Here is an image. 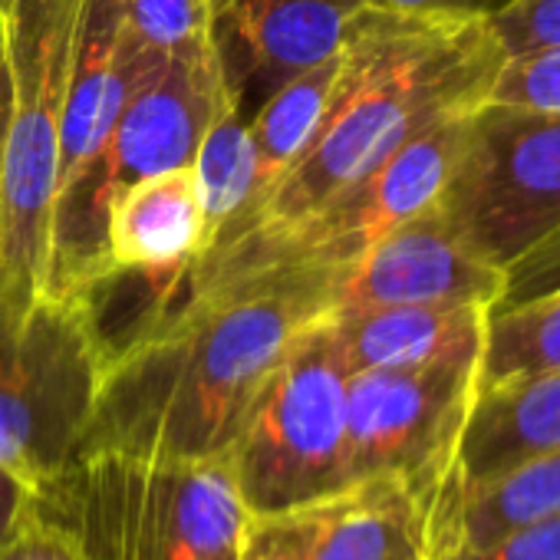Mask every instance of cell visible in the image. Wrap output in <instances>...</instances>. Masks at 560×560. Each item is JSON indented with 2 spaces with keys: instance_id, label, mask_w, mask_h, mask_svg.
Returning <instances> with one entry per match:
<instances>
[{
  "instance_id": "cell-1",
  "label": "cell",
  "mask_w": 560,
  "mask_h": 560,
  "mask_svg": "<svg viewBox=\"0 0 560 560\" xmlns=\"http://www.w3.org/2000/svg\"><path fill=\"white\" fill-rule=\"evenodd\" d=\"M334 277L317 264H264L188 280L178 307L106 360L80 455L224 458L294 337L330 317Z\"/></svg>"
},
{
  "instance_id": "cell-2",
  "label": "cell",
  "mask_w": 560,
  "mask_h": 560,
  "mask_svg": "<svg viewBox=\"0 0 560 560\" xmlns=\"http://www.w3.org/2000/svg\"><path fill=\"white\" fill-rule=\"evenodd\" d=\"M340 60V83L314 142L221 244L304 224L425 126L488 103L508 57L488 24L366 8Z\"/></svg>"
},
{
  "instance_id": "cell-3",
  "label": "cell",
  "mask_w": 560,
  "mask_h": 560,
  "mask_svg": "<svg viewBox=\"0 0 560 560\" xmlns=\"http://www.w3.org/2000/svg\"><path fill=\"white\" fill-rule=\"evenodd\" d=\"M37 508L86 560H237L247 524L228 455L208 462L77 455L37 491Z\"/></svg>"
},
{
  "instance_id": "cell-4",
  "label": "cell",
  "mask_w": 560,
  "mask_h": 560,
  "mask_svg": "<svg viewBox=\"0 0 560 560\" xmlns=\"http://www.w3.org/2000/svg\"><path fill=\"white\" fill-rule=\"evenodd\" d=\"M106 366L80 291L0 284V465L47 488L77 455Z\"/></svg>"
},
{
  "instance_id": "cell-5",
  "label": "cell",
  "mask_w": 560,
  "mask_h": 560,
  "mask_svg": "<svg viewBox=\"0 0 560 560\" xmlns=\"http://www.w3.org/2000/svg\"><path fill=\"white\" fill-rule=\"evenodd\" d=\"M86 0H0L11 116L0 185V284L47 291L60 129Z\"/></svg>"
},
{
  "instance_id": "cell-6",
  "label": "cell",
  "mask_w": 560,
  "mask_h": 560,
  "mask_svg": "<svg viewBox=\"0 0 560 560\" xmlns=\"http://www.w3.org/2000/svg\"><path fill=\"white\" fill-rule=\"evenodd\" d=\"M231 96L214 44L168 57L129 96L100 155L54 201L47 291H83L93 284L113 201L149 175L191 165L208 122Z\"/></svg>"
},
{
  "instance_id": "cell-7",
  "label": "cell",
  "mask_w": 560,
  "mask_h": 560,
  "mask_svg": "<svg viewBox=\"0 0 560 560\" xmlns=\"http://www.w3.org/2000/svg\"><path fill=\"white\" fill-rule=\"evenodd\" d=\"M347 389L330 317L304 327L254 396L228 465L247 514H267L320 494L347 478Z\"/></svg>"
},
{
  "instance_id": "cell-8",
  "label": "cell",
  "mask_w": 560,
  "mask_h": 560,
  "mask_svg": "<svg viewBox=\"0 0 560 560\" xmlns=\"http://www.w3.org/2000/svg\"><path fill=\"white\" fill-rule=\"evenodd\" d=\"M442 208L485 260L508 267L560 228V109L481 103Z\"/></svg>"
},
{
  "instance_id": "cell-9",
  "label": "cell",
  "mask_w": 560,
  "mask_h": 560,
  "mask_svg": "<svg viewBox=\"0 0 560 560\" xmlns=\"http://www.w3.org/2000/svg\"><path fill=\"white\" fill-rule=\"evenodd\" d=\"M481 357L350 373L347 478L396 475L425 494L448 468L478 389Z\"/></svg>"
},
{
  "instance_id": "cell-10",
  "label": "cell",
  "mask_w": 560,
  "mask_h": 560,
  "mask_svg": "<svg viewBox=\"0 0 560 560\" xmlns=\"http://www.w3.org/2000/svg\"><path fill=\"white\" fill-rule=\"evenodd\" d=\"M237 560H432L425 494L406 478L376 475L247 514Z\"/></svg>"
},
{
  "instance_id": "cell-11",
  "label": "cell",
  "mask_w": 560,
  "mask_h": 560,
  "mask_svg": "<svg viewBox=\"0 0 560 560\" xmlns=\"http://www.w3.org/2000/svg\"><path fill=\"white\" fill-rule=\"evenodd\" d=\"M504 294V267L475 254L442 201L373 241L334 277V311L389 304H485Z\"/></svg>"
},
{
  "instance_id": "cell-12",
  "label": "cell",
  "mask_w": 560,
  "mask_h": 560,
  "mask_svg": "<svg viewBox=\"0 0 560 560\" xmlns=\"http://www.w3.org/2000/svg\"><path fill=\"white\" fill-rule=\"evenodd\" d=\"M363 11L366 0H214L211 44L241 113L337 57Z\"/></svg>"
},
{
  "instance_id": "cell-13",
  "label": "cell",
  "mask_w": 560,
  "mask_h": 560,
  "mask_svg": "<svg viewBox=\"0 0 560 560\" xmlns=\"http://www.w3.org/2000/svg\"><path fill=\"white\" fill-rule=\"evenodd\" d=\"M553 445H560V366L481 389L429 501L475 488Z\"/></svg>"
},
{
  "instance_id": "cell-14",
  "label": "cell",
  "mask_w": 560,
  "mask_h": 560,
  "mask_svg": "<svg viewBox=\"0 0 560 560\" xmlns=\"http://www.w3.org/2000/svg\"><path fill=\"white\" fill-rule=\"evenodd\" d=\"M205 254V214L195 168H168L129 185L109 208L100 277L162 273ZM96 277V280H100Z\"/></svg>"
},
{
  "instance_id": "cell-15",
  "label": "cell",
  "mask_w": 560,
  "mask_h": 560,
  "mask_svg": "<svg viewBox=\"0 0 560 560\" xmlns=\"http://www.w3.org/2000/svg\"><path fill=\"white\" fill-rule=\"evenodd\" d=\"M485 304H389L330 314L350 373L419 366L448 357H481Z\"/></svg>"
},
{
  "instance_id": "cell-16",
  "label": "cell",
  "mask_w": 560,
  "mask_h": 560,
  "mask_svg": "<svg viewBox=\"0 0 560 560\" xmlns=\"http://www.w3.org/2000/svg\"><path fill=\"white\" fill-rule=\"evenodd\" d=\"M429 553L481 544L517 524L560 511V445L524 458L521 465L445 498H432Z\"/></svg>"
},
{
  "instance_id": "cell-17",
  "label": "cell",
  "mask_w": 560,
  "mask_h": 560,
  "mask_svg": "<svg viewBox=\"0 0 560 560\" xmlns=\"http://www.w3.org/2000/svg\"><path fill=\"white\" fill-rule=\"evenodd\" d=\"M340 63L343 60L337 54V57L304 70V73L291 77L247 116L250 136H254V152H257V185H254L250 205L244 208V214L234 221V228L224 237H231L241 228V221L260 205V198L280 182V175H284L307 152V145L314 142V136H317L327 109H330L334 93H337Z\"/></svg>"
},
{
  "instance_id": "cell-18",
  "label": "cell",
  "mask_w": 560,
  "mask_h": 560,
  "mask_svg": "<svg viewBox=\"0 0 560 560\" xmlns=\"http://www.w3.org/2000/svg\"><path fill=\"white\" fill-rule=\"evenodd\" d=\"M198 201L205 214V250L218 244L254 198L257 152L250 122L231 96L208 122L198 152L191 159Z\"/></svg>"
},
{
  "instance_id": "cell-19",
  "label": "cell",
  "mask_w": 560,
  "mask_h": 560,
  "mask_svg": "<svg viewBox=\"0 0 560 560\" xmlns=\"http://www.w3.org/2000/svg\"><path fill=\"white\" fill-rule=\"evenodd\" d=\"M560 366V291L508 307L488 311L478 389H494Z\"/></svg>"
},
{
  "instance_id": "cell-20",
  "label": "cell",
  "mask_w": 560,
  "mask_h": 560,
  "mask_svg": "<svg viewBox=\"0 0 560 560\" xmlns=\"http://www.w3.org/2000/svg\"><path fill=\"white\" fill-rule=\"evenodd\" d=\"M119 11L132 37L165 57L211 47L214 0H119Z\"/></svg>"
},
{
  "instance_id": "cell-21",
  "label": "cell",
  "mask_w": 560,
  "mask_h": 560,
  "mask_svg": "<svg viewBox=\"0 0 560 560\" xmlns=\"http://www.w3.org/2000/svg\"><path fill=\"white\" fill-rule=\"evenodd\" d=\"M488 100L527 109H560V47L508 57Z\"/></svg>"
},
{
  "instance_id": "cell-22",
  "label": "cell",
  "mask_w": 560,
  "mask_h": 560,
  "mask_svg": "<svg viewBox=\"0 0 560 560\" xmlns=\"http://www.w3.org/2000/svg\"><path fill=\"white\" fill-rule=\"evenodd\" d=\"M432 560H560V511L501 530L481 544L445 550Z\"/></svg>"
},
{
  "instance_id": "cell-23",
  "label": "cell",
  "mask_w": 560,
  "mask_h": 560,
  "mask_svg": "<svg viewBox=\"0 0 560 560\" xmlns=\"http://www.w3.org/2000/svg\"><path fill=\"white\" fill-rule=\"evenodd\" d=\"M488 27L504 57L553 50L560 47V0H514Z\"/></svg>"
},
{
  "instance_id": "cell-24",
  "label": "cell",
  "mask_w": 560,
  "mask_h": 560,
  "mask_svg": "<svg viewBox=\"0 0 560 560\" xmlns=\"http://www.w3.org/2000/svg\"><path fill=\"white\" fill-rule=\"evenodd\" d=\"M560 291V228L504 267V294L491 311H508Z\"/></svg>"
},
{
  "instance_id": "cell-25",
  "label": "cell",
  "mask_w": 560,
  "mask_h": 560,
  "mask_svg": "<svg viewBox=\"0 0 560 560\" xmlns=\"http://www.w3.org/2000/svg\"><path fill=\"white\" fill-rule=\"evenodd\" d=\"M0 560H86V557L80 553L73 537L57 521H50L34 501V511L24 517V524L0 544Z\"/></svg>"
},
{
  "instance_id": "cell-26",
  "label": "cell",
  "mask_w": 560,
  "mask_h": 560,
  "mask_svg": "<svg viewBox=\"0 0 560 560\" xmlns=\"http://www.w3.org/2000/svg\"><path fill=\"white\" fill-rule=\"evenodd\" d=\"M511 4L514 0H366V8L376 11L429 18V21H458V24H491Z\"/></svg>"
},
{
  "instance_id": "cell-27",
  "label": "cell",
  "mask_w": 560,
  "mask_h": 560,
  "mask_svg": "<svg viewBox=\"0 0 560 560\" xmlns=\"http://www.w3.org/2000/svg\"><path fill=\"white\" fill-rule=\"evenodd\" d=\"M34 488L21 481L11 468L0 465V544L24 524V517L34 511Z\"/></svg>"
},
{
  "instance_id": "cell-28",
  "label": "cell",
  "mask_w": 560,
  "mask_h": 560,
  "mask_svg": "<svg viewBox=\"0 0 560 560\" xmlns=\"http://www.w3.org/2000/svg\"><path fill=\"white\" fill-rule=\"evenodd\" d=\"M8 116H11V77H8V60H4V50H0V185H4Z\"/></svg>"
}]
</instances>
